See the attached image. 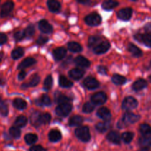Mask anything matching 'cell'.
Masks as SVG:
<instances>
[{
	"label": "cell",
	"instance_id": "obj_52",
	"mask_svg": "<svg viewBox=\"0 0 151 151\" xmlns=\"http://www.w3.org/2000/svg\"><path fill=\"white\" fill-rule=\"evenodd\" d=\"M26 75L27 72H25L24 70H21L20 72H19V75H18V79H19V81H22V80L24 79Z\"/></svg>",
	"mask_w": 151,
	"mask_h": 151
},
{
	"label": "cell",
	"instance_id": "obj_46",
	"mask_svg": "<svg viewBox=\"0 0 151 151\" xmlns=\"http://www.w3.org/2000/svg\"><path fill=\"white\" fill-rule=\"evenodd\" d=\"M25 33L24 30H19L17 32H16L13 35V38H14L15 41L19 42V41H22L23 38H25Z\"/></svg>",
	"mask_w": 151,
	"mask_h": 151
},
{
	"label": "cell",
	"instance_id": "obj_40",
	"mask_svg": "<svg viewBox=\"0 0 151 151\" xmlns=\"http://www.w3.org/2000/svg\"><path fill=\"white\" fill-rule=\"evenodd\" d=\"M94 109H95V105L92 102H88L83 105L82 111L85 114H90L94 110Z\"/></svg>",
	"mask_w": 151,
	"mask_h": 151
},
{
	"label": "cell",
	"instance_id": "obj_17",
	"mask_svg": "<svg viewBox=\"0 0 151 151\" xmlns=\"http://www.w3.org/2000/svg\"><path fill=\"white\" fill-rule=\"evenodd\" d=\"M41 114L38 111H35L31 114L29 121H30V123L32 126L38 128L42 125L41 121Z\"/></svg>",
	"mask_w": 151,
	"mask_h": 151
},
{
	"label": "cell",
	"instance_id": "obj_7",
	"mask_svg": "<svg viewBox=\"0 0 151 151\" xmlns=\"http://www.w3.org/2000/svg\"><path fill=\"white\" fill-rule=\"evenodd\" d=\"M141 116L138 114H136L132 113V112H126L125 113V114L122 116V121L125 124H134L135 122H137L140 119Z\"/></svg>",
	"mask_w": 151,
	"mask_h": 151
},
{
	"label": "cell",
	"instance_id": "obj_19",
	"mask_svg": "<svg viewBox=\"0 0 151 151\" xmlns=\"http://www.w3.org/2000/svg\"><path fill=\"white\" fill-rule=\"evenodd\" d=\"M147 86V81H145V79L142 78H140L138 79L137 81H136L135 82L133 83L132 85V88L136 91H141V90L144 89Z\"/></svg>",
	"mask_w": 151,
	"mask_h": 151
},
{
	"label": "cell",
	"instance_id": "obj_47",
	"mask_svg": "<svg viewBox=\"0 0 151 151\" xmlns=\"http://www.w3.org/2000/svg\"><path fill=\"white\" fill-rule=\"evenodd\" d=\"M52 116L50 115V114L49 113H44V114H41V124H48L49 122L51 121Z\"/></svg>",
	"mask_w": 151,
	"mask_h": 151
},
{
	"label": "cell",
	"instance_id": "obj_41",
	"mask_svg": "<svg viewBox=\"0 0 151 151\" xmlns=\"http://www.w3.org/2000/svg\"><path fill=\"white\" fill-rule=\"evenodd\" d=\"M134 133L132 132H125L121 135V139L126 144H129L134 139Z\"/></svg>",
	"mask_w": 151,
	"mask_h": 151
},
{
	"label": "cell",
	"instance_id": "obj_8",
	"mask_svg": "<svg viewBox=\"0 0 151 151\" xmlns=\"http://www.w3.org/2000/svg\"><path fill=\"white\" fill-rule=\"evenodd\" d=\"M134 38L139 42L142 43L147 47H151V34L150 33H139L136 34Z\"/></svg>",
	"mask_w": 151,
	"mask_h": 151
},
{
	"label": "cell",
	"instance_id": "obj_53",
	"mask_svg": "<svg viewBox=\"0 0 151 151\" xmlns=\"http://www.w3.org/2000/svg\"><path fill=\"white\" fill-rule=\"evenodd\" d=\"M6 81L3 77H0V86H2L5 85Z\"/></svg>",
	"mask_w": 151,
	"mask_h": 151
},
{
	"label": "cell",
	"instance_id": "obj_4",
	"mask_svg": "<svg viewBox=\"0 0 151 151\" xmlns=\"http://www.w3.org/2000/svg\"><path fill=\"white\" fill-rule=\"evenodd\" d=\"M72 106L70 103H64V104H60L57 106L55 109L56 114L59 116H66L70 114L72 111Z\"/></svg>",
	"mask_w": 151,
	"mask_h": 151
},
{
	"label": "cell",
	"instance_id": "obj_23",
	"mask_svg": "<svg viewBox=\"0 0 151 151\" xmlns=\"http://www.w3.org/2000/svg\"><path fill=\"white\" fill-rule=\"evenodd\" d=\"M128 50L131 54L133 55V56L136 58H139L142 55V51L137 46H136L135 44H132V43H130L128 45Z\"/></svg>",
	"mask_w": 151,
	"mask_h": 151
},
{
	"label": "cell",
	"instance_id": "obj_36",
	"mask_svg": "<svg viewBox=\"0 0 151 151\" xmlns=\"http://www.w3.org/2000/svg\"><path fill=\"white\" fill-rule=\"evenodd\" d=\"M55 100L58 103V105H60L64 104V103H69L71 100L67 96L63 95L61 93H58V94H55Z\"/></svg>",
	"mask_w": 151,
	"mask_h": 151
},
{
	"label": "cell",
	"instance_id": "obj_31",
	"mask_svg": "<svg viewBox=\"0 0 151 151\" xmlns=\"http://www.w3.org/2000/svg\"><path fill=\"white\" fill-rule=\"evenodd\" d=\"M28 122L27 118L25 116H23V115H21V116H19L16 119L14 122L15 126L17 127V128H23L25 125H27Z\"/></svg>",
	"mask_w": 151,
	"mask_h": 151
},
{
	"label": "cell",
	"instance_id": "obj_56",
	"mask_svg": "<svg viewBox=\"0 0 151 151\" xmlns=\"http://www.w3.org/2000/svg\"><path fill=\"white\" fill-rule=\"evenodd\" d=\"M2 58H3V53L0 52V62L1 61V60H2Z\"/></svg>",
	"mask_w": 151,
	"mask_h": 151
},
{
	"label": "cell",
	"instance_id": "obj_25",
	"mask_svg": "<svg viewBox=\"0 0 151 151\" xmlns=\"http://www.w3.org/2000/svg\"><path fill=\"white\" fill-rule=\"evenodd\" d=\"M13 107L18 110H24L27 106V103L22 98H16L13 101Z\"/></svg>",
	"mask_w": 151,
	"mask_h": 151
},
{
	"label": "cell",
	"instance_id": "obj_15",
	"mask_svg": "<svg viewBox=\"0 0 151 151\" xmlns=\"http://www.w3.org/2000/svg\"><path fill=\"white\" fill-rule=\"evenodd\" d=\"M106 138H107V139L109 140L110 142L114 143V144L115 145H119L121 142V136L119 135V134L117 131H110V132L108 134Z\"/></svg>",
	"mask_w": 151,
	"mask_h": 151
},
{
	"label": "cell",
	"instance_id": "obj_10",
	"mask_svg": "<svg viewBox=\"0 0 151 151\" xmlns=\"http://www.w3.org/2000/svg\"><path fill=\"white\" fill-rule=\"evenodd\" d=\"M111 47V44L109 41H104L100 42L98 45L96 46L93 49V52L97 55L104 54L106 52L109 51V50Z\"/></svg>",
	"mask_w": 151,
	"mask_h": 151
},
{
	"label": "cell",
	"instance_id": "obj_37",
	"mask_svg": "<svg viewBox=\"0 0 151 151\" xmlns=\"http://www.w3.org/2000/svg\"><path fill=\"white\" fill-rule=\"evenodd\" d=\"M110 128V124L109 122H99L96 125V129L100 133H105Z\"/></svg>",
	"mask_w": 151,
	"mask_h": 151
},
{
	"label": "cell",
	"instance_id": "obj_13",
	"mask_svg": "<svg viewBox=\"0 0 151 151\" xmlns=\"http://www.w3.org/2000/svg\"><path fill=\"white\" fill-rule=\"evenodd\" d=\"M38 28L43 33L50 34L53 31V27L47 20H41L38 23Z\"/></svg>",
	"mask_w": 151,
	"mask_h": 151
},
{
	"label": "cell",
	"instance_id": "obj_28",
	"mask_svg": "<svg viewBox=\"0 0 151 151\" xmlns=\"http://www.w3.org/2000/svg\"><path fill=\"white\" fill-rule=\"evenodd\" d=\"M36 103L41 106H50L52 105V100L47 94H43V95L40 97L39 100H37Z\"/></svg>",
	"mask_w": 151,
	"mask_h": 151
},
{
	"label": "cell",
	"instance_id": "obj_11",
	"mask_svg": "<svg viewBox=\"0 0 151 151\" xmlns=\"http://www.w3.org/2000/svg\"><path fill=\"white\" fill-rule=\"evenodd\" d=\"M83 86L89 90H94L100 86V83L93 77H88L83 81Z\"/></svg>",
	"mask_w": 151,
	"mask_h": 151
},
{
	"label": "cell",
	"instance_id": "obj_51",
	"mask_svg": "<svg viewBox=\"0 0 151 151\" xmlns=\"http://www.w3.org/2000/svg\"><path fill=\"white\" fill-rule=\"evenodd\" d=\"M97 71H98L99 73L101 74V75H106V74H107L108 69L106 66H99L98 67H97Z\"/></svg>",
	"mask_w": 151,
	"mask_h": 151
},
{
	"label": "cell",
	"instance_id": "obj_58",
	"mask_svg": "<svg viewBox=\"0 0 151 151\" xmlns=\"http://www.w3.org/2000/svg\"><path fill=\"white\" fill-rule=\"evenodd\" d=\"M149 81H150V83H151V75H150V76H149Z\"/></svg>",
	"mask_w": 151,
	"mask_h": 151
},
{
	"label": "cell",
	"instance_id": "obj_49",
	"mask_svg": "<svg viewBox=\"0 0 151 151\" xmlns=\"http://www.w3.org/2000/svg\"><path fill=\"white\" fill-rule=\"evenodd\" d=\"M7 41V36L4 32H0V46L3 45Z\"/></svg>",
	"mask_w": 151,
	"mask_h": 151
},
{
	"label": "cell",
	"instance_id": "obj_55",
	"mask_svg": "<svg viewBox=\"0 0 151 151\" xmlns=\"http://www.w3.org/2000/svg\"><path fill=\"white\" fill-rule=\"evenodd\" d=\"M28 84L27 83H23L22 84V86H21V88H22V89H26V88H28Z\"/></svg>",
	"mask_w": 151,
	"mask_h": 151
},
{
	"label": "cell",
	"instance_id": "obj_14",
	"mask_svg": "<svg viewBox=\"0 0 151 151\" xmlns=\"http://www.w3.org/2000/svg\"><path fill=\"white\" fill-rule=\"evenodd\" d=\"M74 62H75L76 66L82 68H88L91 65V62L86 58L83 57L82 55H79L75 58V60H74Z\"/></svg>",
	"mask_w": 151,
	"mask_h": 151
},
{
	"label": "cell",
	"instance_id": "obj_5",
	"mask_svg": "<svg viewBox=\"0 0 151 151\" xmlns=\"http://www.w3.org/2000/svg\"><path fill=\"white\" fill-rule=\"evenodd\" d=\"M91 100L95 106H100L104 104L107 100V95L103 91H100L93 94L91 97Z\"/></svg>",
	"mask_w": 151,
	"mask_h": 151
},
{
	"label": "cell",
	"instance_id": "obj_26",
	"mask_svg": "<svg viewBox=\"0 0 151 151\" xmlns=\"http://www.w3.org/2000/svg\"><path fill=\"white\" fill-rule=\"evenodd\" d=\"M83 122V118L79 115H75L72 116L69 120V125L71 127L80 126Z\"/></svg>",
	"mask_w": 151,
	"mask_h": 151
},
{
	"label": "cell",
	"instance_id": "obj_1",
	"mask_svg": "<svg viewBox=\"0 0 151 151\" xmlns=\"http://www.w3.org/2000/svg\"><path fill=\"white\" fill-rule=\"evenodd\" d=\"M75 136L81 141L83 142H88L91 139L89 128L87 126H81L75 130Z\"/></svg>",
	"mask_w": 151,
	"mask_h": 151
},
{
	"label": "cell",
	"instance_id": "obj_16",
	"mask_svg": "<svg viewBox=\"0 0 151 151\" xmlns=\"http://www.w3.org/2000/svg\"><path fill=\"white\" fill-rule=\"evenodd\" d=\"M52 55L55 60L56 61H58V60L64 58L66 55V50L64 47H58V48H56L53 50Z\"/></svg>",
	"mask_w": 151,
	"mask_h": 151
},
{
	"label": "cell",
	"instance_id": "obj_21",
	"mask_svg": "<svg viewBox=\"0 0 151 151\" xmlns=\"http://www.w3.org/2000/svg\"><path fill=\"white\" fill-rule=\"evenodd\" d=\"M62 138V134L60 131L58 130H52L49 133V139L52 142H57L60 141Z\"/></svg>",
	"mask_w": 151,
	"mask_h": 151
},
{
	"label": "cell",
	"instance_id": "obj_22",
	"mask_svg": "<svg viewBox=\"0 0 151 151\" xmlns=\"http://www.w3.org/2000/svg\"><path fill=\"white\" fill-rule=\"evenodd\" d=\"M47 6H48L49 10L52 13H57L61 8L60 3L56 0H49L47 1Z\"/></svg>",
	"mask_w": 151,
	"mask_h": 151
},
{
	"label": "cell",
	"instance_id": "obj_2",
	"mask_svg": "<svg viewBox=\"0 0 151 151\" xmlns=\"http://www.w3.org/2000/svg\"><path fill=\"white\" fill-rule=\"evenodd\" d=\"M138 101L133 97H127L123 100L122 103V109L126 111L134 110L138 106Z\"/></svg>",
	"mask_w": 151,
	"mask_h": 151
},
{
	"label": "cell",
	"instance_id": "obj_9",
	"mask_svg": "<svg viewBox=\"0 0 151 151\" xmlns=\"http://www.w3.org/2000/svg\"><path fill=\"white\" fill-rule=\"evenodd\" d=\"M118 19L122 21H129L133 15V9L131 7H125L117 12Z\"/></svg>",
	"mask_w": 151,
	"mask_h": 151
},
{
	"label": "cell",
	"instance_id": "obj_54",
	"mask_svg": "<svg viewBox=\"0 0 151 151\" xmlns=\"http://www.w3.org/2000/svg\"><path fill=\"white\" fill-rule=\"evenodd\" d=\"M78 3H81V4H89L91 1H88V0H86V1H83V0H82V1H78Z\"/></svg>",
	"mask_w": 151,
	"mask_h": 151
},
{
	"label": "cell",
	"instance_id": "obj_29",
	"mask_svg": "<svg viewBox=\"0 0 151 151\" xmlns=\"http://www.w3.org/2000/svg\"><path fill=\"white\" fill-rule=\"evenodd\" d=\"M59 85L62 88H71L73 86V83L68 79L66 77L60 75L59 77Z\"/></svg>",
	"mask_w": 151,
	"mask_h": 151
},
{
	"label": "cell",
	"instance_id": "obj_57",
	"mask_svg": "<svg viewBox=\"0 0 151 151\" xmlns=\"http://www.w3.org/2000/svg\"><path fill=\"white\" fill-rule=\"evenodd\" d=\"M139 151H150V150L147 148H142V149H140Z\"/></svg>",
	"mask_w": 151,
	"mask_h": 151
},
{
	"label": "cell",
	"instance_id": "obj_32",
	"mask_svg": "<svg viewBox=\"0 0 151 151\" xmlns=\"http://www.w3.org/2000/svg\"><path fill=\"white\" fill-rule=\"evenodd\" d=\"M112 82L116 85H123L126 83L127 79L124 76L121 75H118V74H115L113 75L111 78Z\"/></svg>",
	"mask_w": 151,
	"mask_h": 151
},
{
	"label": "cell",
	"instance_id": "obj_12",
	"mask_svg": "<svg viewBox=\"0 0 151 151\" xmlns=\"http://www.w3.org/2000/svg\"><path fill=\"white\" fill-rule=\"evenodd\" d=\"M97 115L99 118L103 119L105 122H109L111 119V114L110 110L107 108L102 107L97 110Z\"/></svg>",
	"mask_w": 151,
	"mask_h": 151
},
{
	"label": "cell",
	"instance_id": "obj_35",
	"mask_svg": "<svg viewBox=\"0 0 151 151\" xmlns=\"http://www.w3.org/2000/svg\"><path fill=\"white\" fill-rule=\"evenodd\" d=\"M9 114V109L7 103L0 97V114L2 116H7Z\"/></svg>",
	"mask_w": 151,
	"mask_h": 151
},
{
	"label": "cell",
	"instance_id": "obj_50",
	"mask_svg": "<svg viewBox=\"0 0 151 151\" xmlns=\"http://www.w3.org/2000/svg\"><path fill=\"white\" fill-rule=\"evenodd\" d=\"M29 151H47L41 145H33L29 148Z\"/></svg>",
	"mask_w": 151,
	"mask_h": 151
},
{
	"label": "cell",
	"instance_id": "obj_44",
	"mask_svg": "<svg viewBox=\"0 0 151 151\" xmlns=\"http://www.w3.org/2000/svg\"><path fill=\"white\" fill-rule=\"evenodd\" d=\"M53 85V79L51 75H48L47 78H45V81H44V88L46 91H49L52 88Z\"/></svg>",
	"mask_w": 151,
	"mask_h": 151
},
{
	"label": "cell",
	"instance_id": "obj_45",
	"mask_svg": "<svg viewBox=\"0 0 151 151\" xmlns=\"http://www.w3.org/2000/svg\"><path fill=\"white\" fill-rule=\"evenodd\" d=\"M24 33L26 38H31L33 36V35L35 34V27L33 25L30 24L27 27L26 29H24Z\"/></svg>",
	"mask_w": 151,
	"mask_h": 151
},
{
	"label": "cell",
	"instance_id": "obj_18",
	"mask_svg": "<svg viewBox=\"0 0 151 151\" xmlns=\"http://www.w3.org/2000/svg\"><path fill=\"white\" fill-rule=\"evenodd\" d=\"M35 63H36V60H35V59H34L33 58H26L24 59V60L19 63V66H18V69L24 70V69L29 67V66L35 64Z\"/></svg>",
	"mask_w": 151,
	"mask_h": 151
},
{
	"label": "cell",
	"instance_id": "obj_33",
	"mask_svg": "<svg viewBox=\"0 0 151 151\" xmlns=\"http://www.w3.org/2000/svg\"><path fill=\"white\" fill-rule=\"evenodd\" d=\"M24 54V50L22 47H17L11 52V58L13 60H18Z\"/></svg>",
	"mask_w": 151,
	"mask_h": 151
},
{
	"label": "cell",
	"instance_id": "obj_38",
	"mask_svg": "<svg viewBox=\"0 0 151 151\" xmlns=\"http://www.w3.org/2000/svg\"><path fill=\"white\" fill-rule=\"evenodd\" d=\"M139 131L142 136L151 137V126L148 124H142L139 127Z\"/></svg>",
	"mask_w": 151,
	"mask_h": 151
},
{
	"label": "cell",
	"instance_id": "obj_34",
	"mask_svg": "<svg viewBox=\"0 0 151 151\" xmlns=\"http://www.w3.org/2000/svg\"><path fill=\"white\" fill-rule=\"evenodd\" d=\"M101 41V37L98 36V35H92V36H90L88 38V47L91 48V47H94L100 44V41Z\"/></svg>",
	"mask_w": 151,
	"mask_h": 151
},
{
	"label": "cell",
	"instance_id": "obj_30",
	"mask_svg": "<svg viewBox=\"0 0 151 151\" xmlns=\"http://www.w3.org/2000/svg\"><path fill=\"white\" fill-rule=\"evenodd\" d=\"M68 49L72 52H81L83 50V47L79 43L75 42V41H71L68 43Z\"/></svg>",
	"mask_w": 151,
	"mask_h": 151
},
{
	"label": "cell",
	"instance_id": "obj_43",
	"mask_svg": "<svg viewBox=\"0 0 151 151\" xmlns=\"http://www.w3.org/2000/svg\"><path fill=\"white\" fill-rule=\"evenodd\" d=\"M9 134H10V135L13 138L19 139L20 138L22 132H21V130L19 129V128H17V127L16 126H13L10 128V130H9Z\"/></svg>",
	"mask_w": 151,
	"mask_h": 151
},
{
	"label": "cell",
	"instance_id": "obj_6",
	"mask_svg": "<svg viewBox=\"0 0 151 151\" xmlns=\"http://www.w3.org/2000/svg\"><path fill=\"white\" fill-rule=\"evenodd\" d=\"M14 8V3L11 1H6L1 5L0 10V17L5 18L8 16Z\"/></svg>",
	"mask_w": 151,
	"mask_h": 151
},
{
	"label": "cell",
	"instance_id": "obj_24",
	"mask_svg": "<svg viewBox=\"0 0 151 151\" xmlns=\"http://www.w3.org/2000/svg\"><path fill=\"white\" fill-rule=\"evenodd\" d=\"M139 145L142 148L149 149L151 147V137L142 136L139 139Z\"/></svg>",
	"mask_w": 151,
	"mask_h": 151
},
{
	"label": "cell",
	"instance_id": "obj_3",
	"mask_svg": "<svg viewBox=\"0 0 151 151\" xmlns=\"http://www.w3.org/2000/svg\"><path fill=\"white\" fill-rule=\"evenodd\" d=\"M102 22V18L98 13H92L86 16L85 22L89 26H98Z\"/></svg>",
	"mask_w": 151,
	"mask_h": 151
},
{
	"label": "cell",
	"instance_id": "obj_27",
	"mask_svg": "<svg viewBox=\"0 0 151 151\" xmlns=\"http://www.w3.org/2000/svg\"><path fill=\"white\" fill-rule=\"evenodd\" d=\"M118 4H119V2L116 1H114V0H106V1L103 2L102 7H103V10H111L114 8H115Z\"/></svg>",
	"mask_w": 151,
	"mask_h": 151
},
{
	"label": "cell",
	"instance_id": "obj_42",
	"mask_svg": "<svg viewBox=\"0 0 151 151\" xmlns=\"http://www.w3.org/2000/svg\"><path fill=\"white\" fill-rule=\"evenodd\" d=\"M41 81V78H40L39 75L38 74H35V75H32V78L29 80V83H27L28 86L29 87H35L38 85V83Z\"/></svg>",
	"mask_w": 151,
	"mask_h": 151
},
{
	"label": "cell",
	"instance_id": "obj_48",
	"mask_svg": "<svg viewBox=\"0 0 151 151\" xmlns=\"http://www.w3.org/2000/svg\"><path fill=\"white\" fill-rule=\"evenodd\" d=\"M49 41V38L47 36H43L41 35L38 38V39L36 40V43L38 45H44L46 43H47V41Z\"/></svg>",
	"mask_w": 151,
	"mask_h": 151
},
{
	"label": "cell",
	"instance_id": "obj_20",
	"mask_svg": "<svg viewBox=\"0 0 151 151\" xmlns=\"http://www.w3.org/2000/svg\"><path fill=\"white\" fill-rule=\"evenodd\" d=\"M85 75V71L81 69H73L69 72V75L71 78L74 80H80Z\"/></svg>",
	"mask_w": 151,
	"mask_h": 151
},
{
	"label": "cell",
	"instance_id": "obj_39",
	"mask_svg": "<svg viewBox=\"0 0 151 151\" xmlns=\"http://www.w3.org/2000/svg\"><path fill=\"white\" fill-rule=\"evenodd\" d=\"M24 140L27 145H33L38 141V137L35 134H27L25 135Z\"/></svg>",
	"mask_w": 151,
	"mask_h": 151
}]
</instances>
